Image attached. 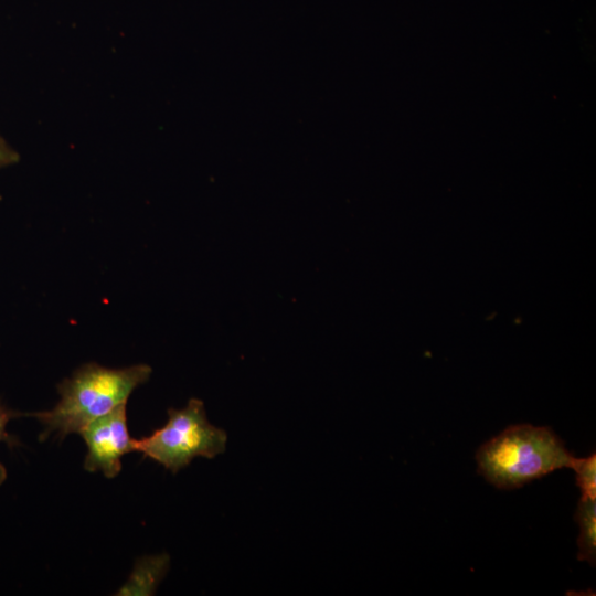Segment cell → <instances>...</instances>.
I'll return each mask as SVG.
<instances>
[{"label": "cell", "mask_w": 596, "mask_h": 596, "mask_svg": "<svg viewBox=\"0 0 596 596\" xmlns=\"http://www.w3.org/2000/svg\"><path fill=\"white\" fill-rule=\"evenodd\" d=\"M151 372L147 364L123 369H109L95 362L83 364L57 385L61 398L52 409L29 414L44 427L39 438L43 441L53 433L61 439L79 434L94 419L127 403Z\"/></svg>", "instance_id": "6da1fadb"}, {"label": "cell", "mask_w": 596, "mask_h": 596, "mask_svg": "<svg viewBox=\"0 0 596 596\" xmlns=\"http://www.w3.org/2000/svg\"><path fill=\"white\" fill-rule=\"evenodd\" d=\"M126 404H120L94 419L79 433L87 446L84 469L100 471L115 478L121 470V458L135 451L134 439L127 428Z\"/></svg>", "instance_id": "277c9868"}, {"label": "cell", "mask_w": 596, "mask_h": 596, "mask_svg": "<svg viewBox=\"0 0 596 596\" xmlns=\"http://www.w3.org/2000/svg\"><path fill=\"white\" fill-rule=\"evenodd\" d=\"M19 415L20 414L18 412L0 403V443L3 441L10 447L20 445L19 440L12 437L7 430L8 423ZM6 479H7V469L0 462V486L6 481Z\"/></svg>", "instance_id": "ba28073f"}, {"label": "cell", "mask_w": 596, "mask_h": 596, "mask_svg": "<svg viewBox=\"0 0 596 596\" xmlns=\"http://www.w3.org/2000/svg\"><path fill=\"white\" fill-rule=\"evenodd\" d=\"M574 519L579 526L577 538V560L596 564V499L582 498L577 503Z\"/></svg>", "instance_id": "8992f818"}, {"label": "cell", "mask_w": 596, "mask_h": 596, "mask_svg": "<svg viewBox=\"0 0 596 596\" xmlns=\"http://www.w3.org/2000/svg\"><path fill=\"white\" fill-rule=\"evenodd\" d=\"M170 566L168 554L143 556L137 560L129 578L118 589L120 596H149L156 593Z\"/></svg>", "instance_id": "5b68a950"}, {"label": "cell", "mask_w": 596, "mask_h": 596, "mask_svg": "<svg viewBox=\"0 0 596 596\" xmlns=\"http://www.w3.org/2000/svg\"><path fill=\"white\" fill-rule=\"evenodd\" d=\"M19 160V152L0 135V169L15 164Z\"/></svg>", "instance_id": "9c48e42d"}, {"label": "cell", "mask_w": 596, "mask_h": 596, "mask_svg": "<svg viewBox=\"0 0 596 596\" xmlns=\"http://www.w3.org/2000/svg\"><path fill=\"white\" fill-rule=\"evenodd\" d=\"M226 443V432L207 421L203 402L190 398L185 407L168 409L161 428L134 439V449L175 473L195 457L212 459L224 453Z\"/></svg>", "instance_id": "3957f363"}, {"label": "cell", "mask_w": 596, "mask_h": 596, "mask_svg": "<svg viewBox=\"0 0 596 596\" xmlns=\"http://www.w3.org/2000/svg\"><path fill=\"white\" fill-rule=\"evenodd\" d=\"M571 469L575 472V482L582 498L596 499V455L574 458Z\"/></svg>", "instance_id": "52a82bcc"}, {"label": "cell", "mask_w": 596, "mask_h": 596, "mask_svg": "<svg viewBox=\"0 0 596 596\" xmlns=\"http://www.w3.org/2000/svg\"><path fill=\"white\" fill-rule=\"evenodd\" d=\"M575 456L551 427L510 425L476 453L477 471L490 485L513 490L564 468Z\"/></svg>", "instance_id": "7a4b0ae2"}]
</instances>
